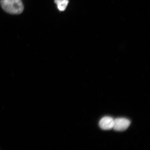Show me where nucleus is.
Instances as JSON below:
<instances>
[{
	"mask_svg": "<svg viewBox=\"0 0 150 150\" xmlns=\"http://www.w3.org/2000/svg\"><path fill=\"white\" fill-rule=\"evenodd\" d=\"M54 2L59 10L61 11L65 10L69 2V0H55Z\"/></svg>",
	"mask_w": 150,
	"mask_h": 150,
	"instance_id": "20e7f679",
	"label": "nucleus"
},
{
	"mask_svg": "<svg viewBox=\"0 0 150 150\" xmlns=\"http://www.w3.org/2000/svg\"><path fill=\"white\" fill-rule=\"evenodd\" d=\"M99 126L103 130H109L113 129L114 119L110 117L106 116L100 119Z\"/></svg>",
	"mask_w": 150,
	"mask_h": 150,
	"instance_id": "7ed1b4c3",
	"label": "nucleus"
},
{
	"mask_svg": "<svg viewBox=\"0 0 150 150\" xmlns=\"http://www.w3.org/2000/svg\"><path fill=\"white\" fill-rule=\"evenodd\" d=\"M0 4L4 10L12 14H19L24 9L21 0H1Z\"/></svg>",
	"mask_w": 150,
	"mask_h": 150,
	"instance_id": "f257e3e1",
	"label": "nucleus"
},
{
	"mask_svg": "<svg viewBox=\"0 0 150 150\" xmlns=\"http://www.w3.org/2000/svg\"><path fill=\"white\" fill-rule=\"evenodd\" d=\"M131 122L125 118H117L114 119L113 129L116 131H122L126 130L130 126Z\"/></svg>",
	"mask_w": 150,
	"mask_h": 150,
	"instance_id": "f03ea898",
	"label": "nucleus"
}]
</instances>
